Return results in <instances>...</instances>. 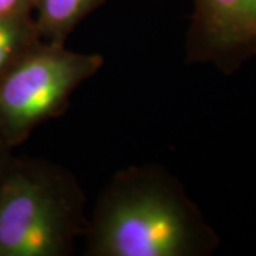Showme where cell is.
<instances>
[{
  "label": "cell",
  "instance_id": "1",
  "mask_svg": "<svg viewBox=\"0 0 256 256\" xmlns=\"http://www.w3.org/2000/svg\"><path fill=\"white\" fill-rule=\"evenodd\" d=\"M84 236L88 256H202L220 242L182 185L156 165L114 175Z\"/></svg>",
  "mask_w": 256,
  "mask_h": 256
},
{
  "label": "cell",
  "instance_id": "2",
  "mask_svg": "<svg viewBox=\"0 0 256 256\" xmlns=\"http://www.w3.org/2000/svg\"><path fill=\"white\" fill-rule=\"evenodd\" d=\"M74 175L43 160H13L0 178V256H66L86 235Z\"/></svg>",
  "mask_w": 256,
  "mask_h": 256
},
{
  "label": "cell",
  "instance_id": "3",
  "mask_svg": "<svg viewBox=\"0 0 256 256\" xmlns=\"http://www.w3.org/2000/svg\"><path fill=\"white\" fill-rule=\"evenodd\" d=\"M102 56L42 42L0 77V138L9 146L60 117L73 92L100 72Z\"/></svg>",
  "mask_w": 256,
  "mask_h": 256
},
{
  "label": "cell",
  "instance_id": "4",
  "mask_svg": "<svg viewBox=\"0 0 256 256\" xmlns=\"http://www.w3.org/2000/svg\"><path fill=\"white\" fill-rule=\"evenodd\" d=\"M186 60L234 73L256 57V0H192Z\"/></svg>",
  "mask_w": 256,
  "mask_h": 256
},
{
  "label": "cell",
  "instance_id": "5",
  "mask_svg": "<svg viewBox=\"0 0 256 256\" xmlns=\"http://www.w3.org/2000/svg\"><path fill=\"white\" fill-rule=\"evenodd\" d=\"M106 0H36L33 20L40 38L56 46H64L67 38L90 13Z\"/></svg>",
  "mask_w": 256,
  "mask_h": 256
},
{
  "label": "cell",
  "instance_id": "6",
  "mask_svg": "<svg viewBox=\"0 0 256 256\" xmlns=\"http://www.w3.org/2000/svg\"><path fill=\"white\" fill-rule=\"evenodd\" d=\"M42 42L33 16L0 18V77Z\"/></svg>",
  "mask_w": 256,
  "mask_h": 256
},
{
  "label": "cell",
  "instance_id": "7",
  "mask_svg": "<svg viewBox=\"0 0 256 256\" xmlns=\"http://www.w3.org/2000/svg\"><path fill=\"white\" fill-rule=\"evenodd\" d=\"M36 0H0V18L33 16Z\"/></svg>",
  "mask_w": 256,
  "mask_h": 256
},
{
  "label": "cell",
  "instance_id": "8",
  "mask_svg": "<svg viewBox=\"0 0 256 256\" xmlns=\"http://www.w3.org/2000/svg\"><path fill=\"white\" fill-rule=\"evenodd\" d=\"M9 150V146H6V144L2 141V138H0V178H2V175L4 172L6 165H8V162L10 161Z\"/></svg>",
  "mask_w": 256,
  "mask_h": 256
}]
</instances>
